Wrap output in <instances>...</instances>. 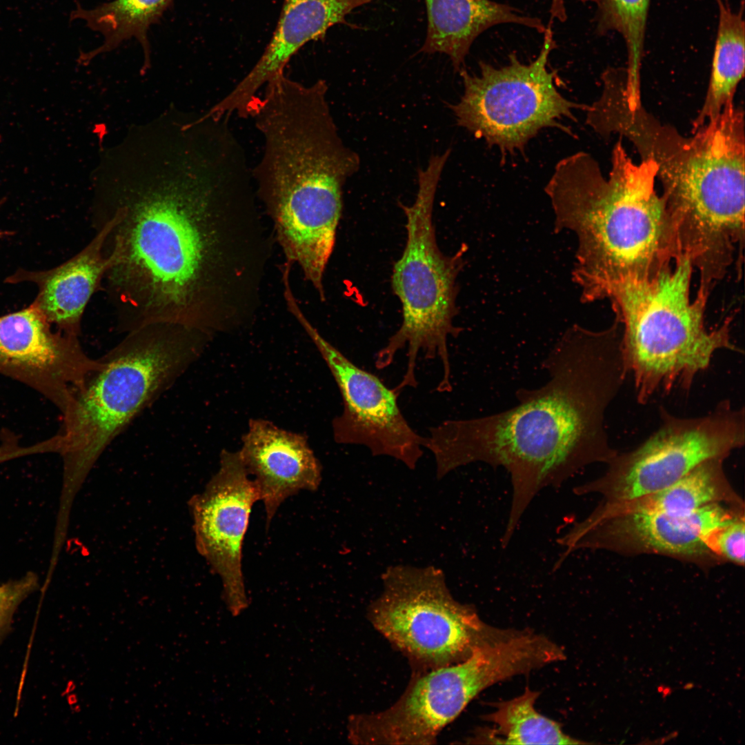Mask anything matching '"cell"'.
<instances>
[{
    "label": "cell",
    "instance_id": "1",
    "mask_svg": "<svg viewBox=\"0 0 745 745\" xmlns=\"http://www.w3.org/2000/svg\"><path fill=\"white\" fill-rule=\"evenodd\" d=\"M251 170L235 132L208 124L145 131L104 156L95 208L114 219L103 281L119 330L212 336L254 315L270 242Z\"/></svg>",
    "mask_w": 745,
    "mask_h": 745
},
{
    "label": "cell",
    "instance_id": "2",
    "mask_svg": "<svg viewBox=\"0 0 745 745\" xmlns=\"http://www.w3.org/2000/svg\"><path fill=\"white\" fill-rule=\"evenodd\" d=\"M621 333L615 320L599 331L574 324L543 361L548 381L519 388L515 406L430 428L424 448L434 455L438 477L475 462L509 474L513 494L503 544L540 490L561 486L592 464H606L617 453L605 415L626 377Z\"/></svg>",
    "mask_w": 745,
    "mask_h": 745
},
{
    "label": "cell",
    "instance_id": "3",
    "mask_svg": "<svg viewBox=\"0 0 745 745\" xmlns=\"http://www.w3.org/2000/svg\"><path fill=\"white\" fill-rule=\"evenodd\" d=\"M323 79L304 84L284 73L268 82L250 110L262 135V156L252 168L258 200L277 241L314 286L332 252L343 208V188L359 168L343 142Z\"/></svg>",
    "mask_w": 745,
    "mask_h": 745
},
{
    "label": "cell",
    "instance_id": "4",
    "mask_svg": "<svg viewBox=\"0 0 745 745\" xmlns=\"http://www.w3.org/2000/svg\"><path fill=\"white\" fill-rule=\"evenodd\" d=\"M651 158L634 163L619 140L609 177L579 152L560 160L545 187L555 232L577 239L573 282L584 303L606 299L615 284L653 278L681 257L675 226L655 189Z\"/></svg>",
    "mask_w": 745,
    "mask_h": 745
},
{
    "label": "cell",
    "instance_id": "5",
    "mask_svg": "<svg viewBox=\"0 0 745 745\" xmlns=\"http://www.w3.org/2000/svg\"><path fill=\"white\" fill-rule=\"evenodd\" d=\"M610 132L630 139L651 158L681 253L695 268L730 265L744 246V119L734 102L684 137L662 125L642 106H618Z\"/></svg>",
    "mask_w": 745,
    "mask_h": 745
},
{
    "label": "cell",
    "instance_id": "6",
    "mask_svg": "<svg viewBox=\"0 0 745 745\" xmlns=\"http://www.w3.org/2000/svg\"><path fill=\"white\" fill-rule=\"evenodd\" d=\"M673 265L650 279L617 283L606 298L621 325L624 370L641 404L676 388L688 390L717 350H740L731 340V317L706 328L710 295L697 290L691 299V262L681 257Z\"/></svg>",
    "mask_w": 745,
    "mask_h": 745
},
{
    "label": "cell",
    "instance_id": "7",
    "mask_svg": "<svg viewBox=\"0 0 745 745\" xmlns=\"http://www.w3.org/2000/svg\"><path fill=\"white\" fill-rule=\"evenodd\" d=\"M210 337L171 324L126 333L74 393L63 416L59 450L66 483L83 477L107 446L200 357Z\"/></svg>",
    "mask_w": 745,
    "mask_h": 745
},
{
    "label": "cell",
    "instance_id": "8",
    "mask_svg": "<svg viewBox=\"0 0 745 745\" xmlns=\"http://www.w3.org/2000/svg\"><path fill=\"white\" fill-rule=\"evenodd\" d=\"M449 157L448 151L431 155L426 168L418 169L414 203H401L406 217L407 241L394 265L391 281L402 306V321L375 359L376 368L384 369L393 362L399 351L406 348V371L395 387L399 393L417 386L416 366L420 353L441 363L442 376L437 390H452L448 340L461 332L454 319L458 313L457 279L464 266V253L446 255L441 252L433 221L437 186Z\"/></svg>",
    "mask_w": 745,
    "mask_h": 745
},
{
    "label": "cell",
    "instance_id": "9",
    "mask_svg": "<svg viewBox=\"0 0 745 745\" xmlns=\"http://www.w3.org/2000/svg\"><path fill=\"white\" fill-rule=\"evenodd\" d=\"M383 590L368 619L406 659L412 673L464 661L504 630L481 621L474 608L452 596L442 572L396 566L382 576Z\"/></svg>",
    "mask_w": 745,
    "mask_h": 745
},
{
    "label": "cell",
    "instance_id": "10",
    "mask_svg": "<svg viewBox=\"0 0 745 745\" xmlns=\"http://www.w3.org/2000/svg\"><path fill=\"white\" fill-rule=\"evenodd\" d=\"M556 46L550 23L538 56L529 63H522L512 52L502 67L480 61L478 74L462 68L459 72L464 93L457 103L448 104L457 125L490 146H497L504 156L524 153L543 128H555L573 136L560 121H576L573 110H586L588 106L570 101L557 90V72L548 68Z\"/></svg>",
    "mask_w": 745,
    "mask_h": 745
},
{
    "label": "cell",
    "instance_id": "11",
    "mask_svg": "<svg viewBox=\"0 0 745 745\" xmlns=\"http://www.w3.org/2000/svg\"><path fill=\"white\" fill-rule=\"evenodd\" d=\"M515 648L490 640L462 662L412 673L397 700L378 712L349 717L348 740L355 744L430 745L480 692L520 673Z\"/></svg>",
    "mask_w": 745,
    "mask_h": 745
},
{
    "label": "cell",
    "instance_id": "12",
    "mask_svg": "<svg viewBox=\"0 0 745 745\" xmlns=\"http://www.w3.org/2000/svg\"><path fill=\"white\" fill-rule=\"evenodd\" d=\"M661 424L639 446L617 453L599 477L574 488L577 495L597 493L614 503L659 490L701 463L726 459L745 442L744 409L723 401L706 415L675 416L660 408Z\"/></svg>",
    "mask_w": 745,
    "mask_h": 745
},
{
    "label": "cell",
    "instance_id": "13",
    "mask_svg": "<svg viewBox=\"0 0 745 745\" xmlns=\"http://www.w3.org/2000/svg\"><path fill=\"white\" fill-rule=\"evenodd\" d=\"M745 506L713 504L684 514L626 513L607 517L588 515L574 524L557 543L564 552L559 566L571 553L605 550L623 555L655 554L689 562L701 567L722 563L707 545L713 530L740 514Z\"/></svg>",
    "mask_w": 745,
    "mask_h": 745
},
{
    "label": "cell",
    "instance_id": "14",
    "mask_svg": "<svg viewBox=\"0 0 745 745\" xmlns=\"http://www.w3.org/2000/svg\"><path fill=\"white\" fill-rule=\"evenodd\" d=\"M289 310L316 346L339 389L343 410L332 421L335 442L364 446L374 456L392 457L415 468L423 455L425 437L404 417L397 401L399 394L325 339L297 303L292 304Z\"/></svg>",
    "mask_w": 745,
    "mask_h": 745
},
{
    "label": "cell",
    "instance_id": "15",
    "mask_svg": "<svg viewBox=\"0 0 745 745\" xmlns=\"http://www.w3.org/2000/svg\"><path fill=\"white\" fill-rule=\"evenodd\" d=\"M79 337L56 329L32 302L0 317V373L32 388L61 413L103 366Z\"/></svg>",
    "mask_w": 745,
    "mask_h": 745
},
{
    "label": "cell",
    "instance_id": "16",
    "mask_svg": "<svg viewBox=\"0 0 745 745\" xmlns=\"http://www.w3.org/2000/svg\"><path fill=\"white\" fill-rule=\"evenodd\" d=\"M259 500L239 450H223L217 472L190 501L197 550L221 578L225 603L234 616L248 605L242 548L252 507Z\"/></svg>",
    "mask_w": 745,
    "mask_h": 745
},
{
    "label": "cell",
    "instance_id": "17",
    "mask_svg": "<svg viewBox=\"0 0 745 745\" xmlns=\"http://www.w3.org/2000/svg\"><path fill=\"white\" fill-rule=\"evenodd\" d=\"M375 0H284L277 24L263 54L248 74L213 106L219 115L248 117L259 90L284 73L290 59L310 41L324 37L355 9Z\"/></svg>",
    "mask_w": 745,
    "mask_h": 745
},
{
    "label": "cell",
    "instance_id": "18",
    "mask_svg": "<svg viewBox=\"0 0 745 745\" xmlns=\"http://www.w3.org/2000/svg\"><path fill=\"white\" fill-rule=\"evenodd\" d=\"M249 475L254 476L264 504L267 527L281 504L301 490H316L321 466L306 437L261 419L249 421L239 450Z\"/></svg>",
    "mask_w": 745,
    "mask_h": 745
},
{
    "label": "cell",
    "instance_id": "19",
    "mask_svg": "<svg viewBox=\"0 0 745 745\" xmlns=\"http://www.w3.org/2000/svg\"><path fill=\"white\" fill-rule=\"evenodd\" d=\"M98 231L80 252L49 270L18 269L7 284L33 283L38 289L32 301L57 330L79 337L84 310L101 287L110 266L104 242L113 223L112 217H99Z\"/></svg>",
    "mask_w": 745,
    "mask_h": 745
},
{
    "label": "cell",
    "instance_id": "20",
    "mask_svg": "<svg viewBox=\"0 0 745 745\" xmlns=\"http://www.w3.org/2000/svg\"><path fill=\"white\" fill-rule=\"evenodd\" d=\"M427 30L419 52L448 56L456 72L465 68L475 39L499 24L513 23L544 33L546 26L537 18L509 5L492 0H424Z\"/></svg>",
    "mask_w": 745,
    "mask_h": 745
},
{
    "label": "cell",
    "instance_id": "21",
    "mask_svg": "<svg viewBox=\"0 0 745 745\" xmlns=\"http://www.w3.org/2000/svg\"><path fill=\"white\" fill-rule=\"evenodd\" d=\"M725 459L716 457L706 460L673 484L656 492L624 501H602L590 515L607 517L640 513L684 514L713 504L744 506L743 499L726 477Z\"/></svg>",
    "mask_w": 745,
    "mask_h": 745
},
{
    "label": "cell",
    "instance_id": "22",
    "mask_svg": "<svg viewBox=\"0 0 745 745\" xmlns=\"http://www.w3.org/2000/svg\"><path fill=\"white\" fill-rule=\"evenodd\" d=\"M715 1L718 8V24L710 82L703 106L693 121V130L716 117L727 103L734 101L735 90L744 73L743 2L737 10H733L728 0Z\"/></svg>",
    "mask_w": 745,
    "mask_h": 745
},
{
    "label": "cell",
    "instance_id": "23",
    "mask_svg": "<svg viewBox=\"0 0 745 745\" xmlns=\"http://www.w3.org/2000/svg\"><path fill=\"white\" fill-rule=\"evenodd\" d=\"M172 1L113 0L90 9L77 6L71 18L83 20L89 28L99 32L104 37L99 48L81 54L80 60L88 62L98 54L112 51L125 41L135 38L142 46L146 70L150 61L148 29L159 21Z\"/></svg>",
    "mask_w": 745,
    "mask_h": 745
},
{
    "label": "cell",
    "instance_id": "24",
    "mask_svg": "<svg viewBox=\"0 0 745 745\" xmlns=\"http://www.w3.org/2000/svg\"><path fill=\"white\" fill-rule=\"evenodd\" d=\"M539 692L526 687L513 699L495 704L493 713L484 717L493 724L488 732L479 731L472 740L502 744H586L566 735L561 725L538 713L535 703Z\"/></svg>",
    "mask_w": 745,
    "mask_h": 745
},
{
    "label": "cell",
    "instance_id": "25",
    "mask_svg": "<svg viewBox=\"0 0 745 745\" xmlns=\"http://www.w3.org/2000/svg\"><path fill=\"white\" fill-rule=\"evenodd\" d=\"M650 0H595L596 32L604 34L616 32L624 40L628 67L626 84L637 92L640 85L642 62L648 8Z\"/></svg>",
    "mask_w": 745,
    "mask_h": 745
},
{
    "label": "cell",
    "instance_id": "26",
    "mask_svg": "<svg viewBox=\"0 0 745 745\" xmlns=\"http://www.w3.org/2000/svg\"><path fill=\"white\" fill-rule=\"evenodd\" d=\"M745 515L740 514L711 531L707 545L722 563L744 566Z\"/></svg>",
    "mask_w": 745,
    "mask_h": 745
},
{
    "label": "cell",
    "instance_id": "27",
    "mask_svg": "<svg viewBox=\"0 0 745 745\" xmlns=\"http://www.w3.org/2000/svg\"><path fill=\"white\" fill-rule=\"evenodd\" d=\"M39 586L38 575L33 572L0 585V636L9 627L19 604Z\"/></svg>",
    "mask_w": 745,
    "mask_h": 745
},
{
    "label": "cell",
    "instance_id": "28",
    "mask_svg": "<svg viewBox=\"0 0 745 745\" xmlns=\"http://www.w3.org/2000/svg\"><path fill=\"white\" fill-rule=\"evenodd\" d=\"M49 444L47 440L29 446H23L14 436L6 435L0 444V464L26 456L48 453Z\"/></svg>",
    "mask_w": 745,
    "mask_h": 745
},
{
    "label": "cell",
    "instance_id": "29",
    "mask_svg": "<svg viewBox=\"0 0 745 745\" xmlns=\"http://www.w3.org/2000/svg\"><path fill=\"white\" fill-rule=\"evenodd\" d=\"M11 235V232L6 230H0V240Z\"/></svg>",
    "mask_w": 745,
    "mask_h": 745
}]
</instances>
